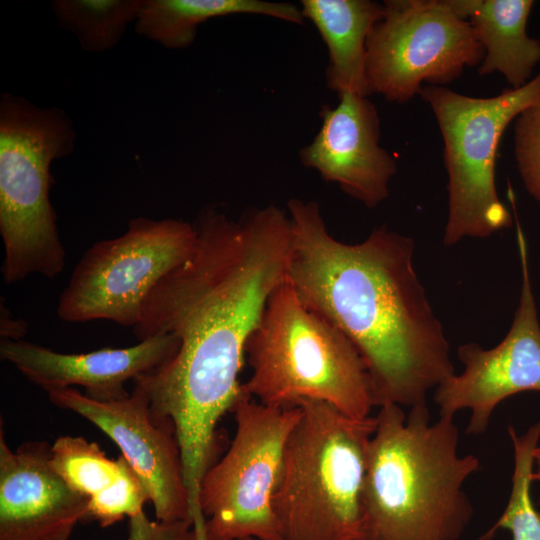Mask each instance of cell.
<instances>
[{
	"instance_id": "1",
	"label": "cell",
	"mask_w": 540,
	"mask_h": 540,
	"mask_svg": "<svg viewBox=\"0 0 540 540\" xmlns=\"http://www.w3.org/2000/svg\"><path fill=\"white\" fill-rule=\"evenodd\" d=\"M190 257L145 299L133 333H169L175 355L137 379L151 406L192 429L215 427L241 395L245 346L273 291L286 279L288 213L268 205L239 220L210 209L195 224Z\"/></svg>"
},
{
	"instance_id": "2",
	"label": "cell",
	"mask_w": 540,
	"mask_h": 540,
	"mask_svg": "<svg viewBox=\"0 0 540 540\" xmlns=\"http://www.w3.org/2000/svg\"><path fill=\"white\" fill-rule=\"evenodd\" d=\"M287 210L286 278L305 306L354 345L375 406H427L428 393L455 372L414 267V240L382 225L347 244L329 234L317 202L292 198Z\"/></svg>"
},
{
	"instance_id": "3",
	"label": "cell",
	"mask_w": 540,
	"mask_h": 540,
	"mask_svg": "<svg viewBox=\"0 0 540 540\" xmlns=\"http://www.w3.org/2000/svg\"><path fill=\"white\" fill-rule=\"evenodd\" d=\"M375 416L363 486V540H458L473 516L463 487L479 459L458 451L452 417L386 404Z\"/></svg>"
},
{
	"instance_id": "4",
	"label": "cell",
	"mask_w": 540,
	"mask_h": 540,
	"mask_svg": "<svg viewBox=\"0 0 540 540\" xmlns=\"http://www.w3.org/2000/svg\"><path fill=\"white\" fill-rule=\"evenodd\" d=\"M241 391L262 404L325 402L353 419L375 406L366 365L349 339L298 297L287 278L269 297L245 346Z\"/></svg>"
},
{
	"instance_id": "5",
	"label": "cell",
	"mask_w": 540,
	"mask_h": 540,
	"mask_svg": "<svg viewBox=\"0 0 540 540\" xmlns=\"http://www.w3.org/2000/svg\"><path fill=\"white\" fill-rule=\"evenodd\" d=\"M288 437L273 510L281 540H363V486L375 416L358 420L302 400Z\"/></svg>"
},
{
	"instance_id": "6",
	"label": "cell",
	"mask_w": 540,
	"mask_h": 540,
	"mask_svg": "<svg viewBox=\"0 0 540 540\" xmlns=\"http://www.w3.org/2000/svg\"><path fill=\"white\" fill-rule=\"evenodd\" d=\"M76 133L67 114L11 93L0 97V234L5 284L32 274L55 278L65 265L50 188L51 165L69 155Z\"/></svg>"
},
{
	"instance_id": "7",
	"label": "cell",
	"mask_w": 540,
	"mask_h": 540,
	"mask_svg": "<svg viewBox=\"0 0 540 540\" xmlns=\"http://www.w3.org/2000/svg\"><path fill=\"white\" fill-rule=\"evenodd\" d=\"M420 97L431 108L443 139L448 176V213L443 242L487 238L512 224L496 187L500 140L528 107L540 101V72L526 85L493 97L467 96L444 86L426 85Z\"/></svg>"
},
{
	"instance_id": "8",
	"label": "cell",
	"mask_w": 540,
	"mask_h": 540,
	"mask_svg": "<svg viewBox=\"0 0 540 540\" xmlns=\"http://www.w3.org/2000/svg\"><path fill=\"white\" fill-rule=\"evenodd\" d=\"M231 412L234 438L200 486L207 540H281L273 496L300 407L265 405L242 392Z\"/></svg>"
},
{
	"instance_id": "9",
	"label": "cell",
	"mask_w": 540,
	"mask_h": 540,
	"mask_svg": "<svg viewBox=\"0 0 540 540\" xmlns=\"http://www.w3.org/2000/svg\"><path fill=\"white\" fill-rule=\"evenodd\" d=\"M196 241V227L187 221L131 219L125 233L94 243L82 255L59 297L58 317L135 327L149 293L190 257Z\"/></svg>"
},
{
	"instance_id": "10",
	"label": "cell",
	"mask_w": 540,
	"mask_h": 540,
	"mask_svg": "<svg viewBox=\"0 0 540 540\" xmlns=\"http://www.w3.org/2000/svg\"><path fill=\"white\" fill-rule=\"evenodd\" d=\"M366 44L372 93L406 103L423 83L444 86L478 67L484 49L470 23L449 0H385Z\"/></svg>"
},
{
	"instance_id": "11",
	"label": "cell",
	"mask_w": 540,
	"mask_h": 540,
	"mask_svg": "<svg viewBox=\"0 0 540 540\" xmlns=\"http://www.w3.org/2000/svg\"><path fill=\"white\" fill-rule=\"evenodd\" d=\"M516 240L522 272L518 308L505 338L484 349L477 343L459 346L457 355L464 364L460 374L442 382L434 393L440 416L454 417L469 410L466 432L484 433L496 407L508 397L540 392V324L533 295L528 246L516 212Z\"/></svg>"
},
{
	"instance_id": "12",
	"label": "cell",
	"mask_w": 540,
	"mask_h": 540,
	"mask_svg": "<svg viewBox=\"0 0 540 540\" xmlns=\"http://www.w3.org/2000/svg\"><path fill=\"white\" fill-rule=\"evenodd\" d=\"M47 393L54 405L85 418L116 443L146 487L156 520L191 521L174 429L169 424L156 422L140 388L134 386L131 394L110 401L91 399L74 388Z\"/></svg>"
},
{
	"instance_id": "13",
	"label": "cell",
	"mask_w": 540,
	"mask_h": 540,
	"mask_svg": "<svg viewBox=\"0 0 540 540\" xmlns=\"http://www.w3.org/2000/svg\"><path fill=\"white\" fill-rule=\"evenodd\" d=\"M324 105L321 127L299 152L301 163L335 183L348 196L375 208L389 196L396 161L380 146V119L368 97L345 93Z\"/></svg>"
},
{
	"instance_id": "14",
	"label": "cell",
	"mask_w": 540,
	"mask_h": 540,
	"mask_svg": "<svg viewBox=\"0 0 540 540\" xmlns=\"http://www.w3.org/2000/svg\"><path fill=\"white\" fill-rule=\"evenodd\" d=\"M0 427V540H69L88 519L89 500L51 462V445L27 441L12 450Z\"/></svg>"
},
{
	"instance_id": "15",
	"label": "cell",
	"mask_w": 540,
	"mask_h": 540,
	"mask_svg": "<svg viewBox=\"0 0 540 540\" xmlns=\"http://www.w3.org/2000/svg\"><path fill=\"white\" fill-rule=\"evenodd\" d=\"M179 340L163 333L126 348L61 353L24 340L1 339L0 357L45 391L81 386L98 401L123 398L129 380L150 373L177 352Z\"/></svg>"
},
{
	"instance_id": "16",
	"label": "cell",
	"mask_w": 540,
	"mask_h": 540,
	"mask_svg": "<svg viewBox=\"0 0 540 540\" xmlns=\"http://www.w3.org/2000/svg\"><path fill=\"white\" fill-rule=\"evenodd\" d=\"M51 462L75 492L88 498V519L102 528L142 512L150 502L146 487L122 455L109 459L83 437H58L51 445Z\"/></svg>"
},
{
	"instance_id": "17",
	"label": "cell",
	"mask_w": 540,
	"mask_h": 540,
	"mask_svg": "<svg viewBox=\"0 0 540 540\" xmlns=\"http://www.w3.org/2000/svg\"><path fill=\"white\" fill-rule=\"evenodd\" d=\"M467 20L484 49L480 76L502 75L510 88L526 85L540 63V41L527 33L532 0H449Z\"/></svg>"
},
{
	"instance_id": "18",
	"label": "cell",
	"mask_w": 540,
	"mask_h": 540,
	"mask_svg": "<svg viewBox=\"0 0 540 540\" xmlns=\"http://www.w3.org/2000/svg\"><path fill=\"white\" fill-rule=\"evenodd\" d=\"M300 10L327 46V87L338 97L345 93L368 97L366 44L382 16L383 4L371 0H302Z\"/></svg>"
},
{
	"instance_id": "19",
	"label": "cell",
	"mask_w": 540,
	"mask_h": 540,
	"mask_svg": "<svg viewBox=\"0 0 540 540\" xmlns=\"http://www.w3.org/2000/svg\"><path fill=\"white\" fill-rule=\"evenodd\" d=\"M253 14L303 24L298 6L264 0H144L135 30L167 49H183L195 40L198 27L209 19Z\"/></svg>"
},
{
	"instance_id": "20",
	"label": "cell",
	"mask_w": 540,
	"mask_h": 540,
	"mask_svg": "<svg viewBox=\"0 0 540 540\" xmlns=\"http://www.w3.org/2000/svg\"><path fill=\"white\" fill-rule=\"evenodd\" d=\"M144 0H54L51 8L61 28L71 32L83 50L103 53L114 48L135 23Z\"/></svg>"
},
{
	"instance_id": "21",
	"label": "cell",
	"mask_w": 540,
	"mask_h": 540,
	"mask_svg": "<svg viewBox=\"0 0 540 540\" xmlns=\"http://www.w3.org/2000/svg\"><path fill=\"white\" fill-rule=\"evenodd\" d=\"M514 448V471L507 506L494 525L478 540H490L499 529L508 530L512 540H540V511L531 498L533 451L540 438V420L518 435L509 425Z\"/></svg>"
},
{
	"instance_id": "22",
	"label": "cell",
	"mask_w": 540,
	"mask_h": 540,
	"mask_svg": "<svg viewBox=\"0 0 540 540\" xmlns=\"http://www.w3.org/2000/svg\"><path fill=\"white\" fill-rule=\"evenodd\" d=\"M514 155L526 191L540 203V101L515 120Z\"/></svg>"
},
{
	"instance_id": "23",
	"label": "cell",
	"mask_w": 540,
	"mask_h": 540,
	"mask_svg": "<svg viewBox=\"0 0 540 540\" xmlns=\"http://www.w3.org/2000/svg\"><path fill=\"white\" fill-rule=\"evenodd\" d=\"M127 540H195V534L189 520H151L142 511L129 518Z\"/></svg>"
},
{
	"instance_id": "24",
	"label": "cell",
	"mask_w": 540,
	"mask_h": 540,
	"mask_svg": "<svg viewBox=\"0 0 540 540\" xmlns=\"http://www.w3.org/2000/svg\"><path fill=\"white\" fill-rule=\"evenodd\" d=\"M27 330L26 323L11 317L6 307L1 306V339L21 340Z\"/></svg>"
},
{
	"instance_id": "25",
	"label": "cell",
	"mask_w": 540,
	"mask_h": 540,
	"mask_svg": "<svg viewBox=\"0 0 540 540\" xmlns=\"http://www.w3.org/2000/svg\"><path fill=\"white\" fill-rule=\"evenodd\" d=\"M533 463L531 479L532 481H540V446H536L533 451Z\"/></svg>"
},
{
	"instance_id": "26",
	"label": "cell",
	"mask_w": 540,
	"mask_h": 540,
	"mask_svg": "<svg viewBox=\"0 0 540 540\" xmlns=\"http://www.w3.org/2000/svg\"><path fill=\"white\" fill-rule=\"evenodd\" d=\"M240 540H259V539L250 537V538H244V539H240Z\"/></svg>"
}]
</instances>
